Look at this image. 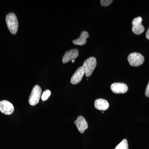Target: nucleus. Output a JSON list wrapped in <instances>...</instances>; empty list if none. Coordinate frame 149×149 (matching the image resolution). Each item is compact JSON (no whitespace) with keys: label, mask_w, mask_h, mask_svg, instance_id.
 <instances>
[{"label":"nucleus","mask_w":149,"mask_h":149,"mask_svg":"<svg viewBox=\"0 0 149 149\" xmlns=\"http://www.w3.org/2000/svg\"><path fill=\"white\" fill-rule=\"evenodd\" d=\"M6 23L11 33L15 35L17 32L18 28V21L15 14L11 13L6 16Z\"/></svg>","instance_id":"f257e3e1"},{"label":"nucleus","mask_w":149,"mask_h":149,"mask_svg":"<svg viewBox=\"0 0 149 149\" xmlns=\"http://www.w3.org/2000/svg\"><path fill=\"white\" fill-rule=\"evenodd\" d=\"M97 65V60L95 57H91L87 59L83 63V67L86 77H89L92 74Z\"/></svg>","instance_id":"f03ea898"},{"label":"nucleus","mask_w":149,"mask_h":149,"mask_svg":"<svg viewBox=\"0 0 149 149\" xmlns=\"http://www.w3.org/2000/svg\"><path fill=\"white\" fill-rule=\"evenodd\" d=\"M42 91V89L39 85H36L34 86L29 97V104L35 106L39 103Z\"/></svg>","instance_id":"7ed1b4c3"},{"label":"nucleus","mask_w":149,"mask_h":149,"mask_svg":"<svg viewBox=\"0 0 149 149\" xmlns=\"http://www.w3.org/2000/svg\"><path fill=\"white\" fill-rule=\"evenodd\" d=\"M129 64L132 66H139L143 64L144 62V57L141 54L134 52L130 54L128 57Z\"/></svg>","instance_id":"20e7f679"},{"label":"nucleus","mask_w":149,"mask_h":149,"mask_svg":"<svg viewBox=\"0 0 149 149\" xmlns=\"http://www.w3.org/2000/svg\"><path fill=\"white\" fill-rule=\"evenodd\" d=\"M142 20L143 19L141 17H138L134 18L132 21V31L134 34L141 35L145 31V27L142 24Z\"/></svg>","instance_id":"39448f33"},{"label":"nucleus","mask_w":149,"mask_h":149,"mask_svg":"<svg viewBox=\"0 0 149 149\" xmlns=\"http://www.w3.org/2000/svg\"><path fill=\"white\" fill-rule=\"evenodd\" d=\"M14 108L13 104L6 100L0 102V111L3 114L9 115L13 112Z\"/></svg>","instance_id":"423d86ee"},{"label":"nucleus","mask_w":149,"mask_h":149,"mask_svg":"<svg viewBox=\"0 0 149 149\" xmlns=\"http://www.w3.org/2000/svg\"><path fill=\"white\" fill-rule=\"evenodd\" d=\"M111 89L113 93L115 94H123L127 92L128 87L124 83H117L112 84Z\"/></svg>","instance_id":"0eeeda50"},{"label":"nucleus","mask_w":149,"mask_h":149,"mask_svg":"<svg viewBox=\"0 0 149 149\" xmlns=\"http://www.w3.org/2000/svg\"><path fill=\"white\" fill-rule=\"evenodd\" d=\"M84 74H85V72H84L83 66L80 67L75 71L72 75L70 80L71 83L73 85L78 84L82 80Z\"/></svg>","instance_id":"6e6552de"},{"label":"nucleus","mask_w":149,"mask_h":149,"mask_svg":"<svg viewBox=\"0 0 149 149\" xmlns=\"http://www.w3.org/2000/svg\"><path fill=\"white\" fill-rule=\"evenodd\" d=\"M78 54H79V51L76 49H72L67 51L65 53L63 57V63H67L70 61L75 59L78 56Z\"/></svg>","instance_id":"1a4fd4ad"},{"label":"nucleus","mask_w":149,"mask_h":149,"mask_svg":"<svg viewBox=\"0 0 149 149\" xmlns=\"http://www.w3.org/2000/svg\"><path fill=\"white\" fill-rule=\"evenodd\" d=\"M74 124L80 133H84L85 130L88 128V123L83 116H79L74 121Z\"/></svg>","instance_id":"9d476101"},{"label":"nucleus","mask_w":149,"mask_h":149,"mask_svg":"<svg viewBox=\"0 0 149 149\" xmlns=\"http://www.w3.org/2000/svg\"><path fill=\"white\" fill-rule=\"evenodd\" d=\"M109 105L108 102L104 99H97L95 102V107L96 109L102 111L107 109L109 107Z\"/></svg>","instance_id":"9b49d317"},{"label":"nucleus","mask_w":149,"mask_h":149,"mask_svg":"<svg viewBox=\"0 0 149 149\" xmlns=\"http://www.w3.org/2000/svg\"><path fill=\"white\" fill-rule=\"evenodd\" d=\"M89 37V34L86 31L81 32L80 37L78 39L72 41L73 44L77 45H83L87 43V39Z\"/></svg>","instance_id":"f8f14e48"},{"label":"nucleus","mask_w":149,"mask_h":149,"mask_svg":"<svg viewBox=\"0 0 149 149\" xmlns=\"http://www.w3.org/2000/svg\"><path fill=\"white\" fill-rule=\"evenodd\" d=\"M114 149H128L127 140L125 139H123Z\"/></svg>","instance_id":"ddd939ff"},{"label":"nucleus","mask_w":149,"mask_h":149,"mask_svg":"<svg viewBox=\"0 0 149 149\" xmlns=\"http://www.w3.org/2000/svg\"><path fill=\"white\" fill-rule=\"evenodd\" d=\"M51 91L49 90H46V91H44V93H43L42 95L41 98L43 101L47 100L49 97L51 95Z\"/></svg>","instance_id":"4468645a"},{"label":"nucleus","mask_w":149,"mask_h":149,"mask_svg":"<svg viewBox=\"0 0 149 149\" xmlns=\"http://www.w3.org/2000/svg\"><path fill=\"white\" fill-rule=\"evenodd\" d=\"M101 4L103 6H109L112 2V0H101L100 1Z\"/></svg>","instance_id":"2eb2a0df"},{"label":"nucleus","mask_w":149,"mask_h":149,"mask_svg":"<svg viewBox=\"0 0 149 149\" xmlns=\"http://www.w3.org/2000/svg\"><path fill=\"white\" fill-rule=\"evenodd\" d=\"M145 95L147 97H149V81L148 85H147L146 88V92H145Z\"/></svg>","instance_id":"dca6fc26"},{"label":"nucleus","mask_w":149,"mask_h":149,"mask_svg":"<svg viewBox=\"0 0 149 149\" xmlns=\"http://www.w3.org/2000/svg\"><path fill=\"white\" fill-rule=\"evenodd\" d=\"M146 37L147 39L149 40V28L147 30L146 33Z\"/></svg>","instance_id":"f3484780"},{"label":"nucleus","mask_w":149,"mask_h":149,"mask_svg":"<svg viewBox=\"0 0 149 149\" xmlns=\"http://www.w3.org/2000/svg\"><path fill=\"white\" fill-rule=\"evenodd\" d=\"M71 61H72V63H73L74 62V61H75V59L72 60Z\"/></svg>","instance_id":"a211bd4d"},{"label":"nucleus","mask_w":149,"mask_h":149,"mask_svg":"<svg viewBox=\"0 0 149 149\" xmlns=\"http://www.w3.org/2000/svg\"><path fill=\"white\" fill-rule=\"evenodd\" d=\"M102 113H104V111L102 112Z\"/></svg>","instance_id":"6ab92c4d"}]
</instances>
